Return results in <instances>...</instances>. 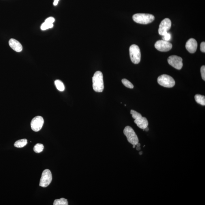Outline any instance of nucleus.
<instances>
[{
  "instance_id": "1",
  "label": "nucleus",
  "mask_w": 205,
  "mask_h": 205,
  "mask_svg": "<svg viewBox=\"0 0 205 205\" xmlns=\"http://www.w3.org/2000/svg\"><path fill=\"white\" fill-rule=\"evenodd\" d=\"M93 88L97 92H101L104 88L102 73L100 71L96 72L92 78Z\"/></svg>"
},
{
  "instance_id": "2",
  "label": "nucleus",
  "mask_w": 205,
  "mask_h": 205,
  "mask_svg": "<svg viewBox=\"0 0 205 205\" xmlns=\"http://www.w3.org/2000/svg\"><path fill=\"white\" fill-rule=\"evenodd\" d=\"M133 19L135 22L138 23L147 25L153 22L155 17L151 14H137L133 16Z\"/></svg>"
},
{
  "instance_id": "3",
  "label": "nucleus",
  "mask_w": 205,
  "mask_h": 205,
  "mask_svg": "<svg viewBox=\"0 0 205 205\" xmlns=\"http://www.w3.org/2000/svg\"><path fill=\"white\" fill-rule=\"evenodd\" d=\"M123 133L127 138L129 143L136 145L139 143V139L136 133L130 126L126 127L123 130Z\"/></svg>"
},
{
  "instance_id": "4",
  "label": "nucleus",
  "mask_w": 205,
  "mask_h": 205,
  "mask_svg": "<svg viewBox=\"0 0 205 205\" xmlns=\"http://www.w3.org/2000/svg\"><path fill=\"white\" fill-rule=\"evenodd\" d=\"M129 51L132 62L135 64H138L140 63L141 61V54L139 46L134 44L131 46Z\"/></svg>"
},
{
  "instance_id": "5",
  "label": "nucleus",
  "mask_w": 205,
  "mask_h": 205,
  "mask_svg": "<svg viewBox=\"0 0 205 205\" xmlns=\"http://www.w3.org/2000/svg\"><path fill=\"white\" fill-rule=\"evenodd\" d=\"M158 83L164 87L170 88L174 86L175 81L172 77L167 75H161L158 78Z\"/></svg>"
},
{
  "instance_id": "6",
  "label": "nucleus",
  "mask_w": 205,
  "mask_h": 205,
  "mask_svg": "<svg viewBox=\"0 0 205 205\" xmlns=\"http://www.w3.org/2000/svg\"><path fill=\"white\" fill-rule=\"evenodd\" d=\"M52 180V175L50 170L46 169L43 171L40 182V186L45 188L51 183Z\"/></svg>"
},
{
  "instance_id": "7",
  "label": "nucleus",
  "mask_w": 205,
  "mask_h": 205,
  "mask_svg": "<svg viewBox=\"0 0 205 205\" xmlns=\"http://www.w3.org/2000/svg\"><path fill=\"white\" fill-rule=\"evenodd\" d=\"M155 47L158 50L161 52H166L172 49V45L167 41L159 40L155 44Z\"/></svg>"
},
{
  "instance_id": "8",
  "label": "nucleus",
  "mask_w": 205,
  "mask_h": 205,
  "mask_svg": "<svg viewBox=\"0 0 205 205\" xmlns=\"http://www.w3.org/2000/svg\"><path fill=\"white\" fill-rule=\"evenodd\" d=\"M182 61L181 57L175 55L170 56L168 59L169 64L177 69H180L183 67Z\"/></svg>"
},
{
  "instance_id": "9",
  "label": "nucleus",
  "mask_w": 205,
  "mask_h": 205,
  "mask_svg": "<svg viewBox=\"0 0 205 205\" xmlns=\"http://www.w3.org/2000/svg\"><path fill=\"white\" fill-rule=\"evenodd\" d=\"M44 124V119L43 117L40 116H36L31 121V129L34 131H39L42 128Z\"/></svg>"
},
{
  "instance_id": "10",
  "label": "nucleus",
  "mask_w": 205,
  "mask_h": 205,
  "mask_svg": "<svg viewBox=\"0 0 205 205\" xmlns=\"http://www.w3.org/2000/svg\"><path fill=\"white\" fill-rule=\"evenodd\" d=\"M171 21L169 18L164 19L160 23L159 29V34L163 36L171 29Z\"/></svg>"
},
{
  "instance_id": "11",
  "label": "nucleus",
  "mask_w": 205,
  "mask_h": 205,
  "mask_svg": "<svg viewBox=\"0 0 205 205\" xmlns=\"http://www.w3.org/2000/svg\"><path fill=\"white\" fill-rule=\"evenodd\" d=\"M186 48L191 53H194L196 52L198 47V43L196 40L191 38L187 42L185 45Z\"/></svg>"
},
{
  "instance_id": "12",
  "label": "nucleus",
  "mask_w": 205,
  "mask_h": 205,
  "mask_svg": "<svg viewBox=\"0 0 205 205\" xmlns=\"http://www.w3.org/2000/svg\"><path fill=\"white\" fill-rule=\"evenodd\" d=\"M10 46L14 51L17 52H20L22 51V46L21 44L18 41L14 38L10 40L9 41Z\"/></svg>"
},
{
  "instance_id": "13",
  "label": "nucleus",
  "mask_w": 205,
  "mask_h": 205,
  "mask_svg": "<svg viewBox=\"0 0 205 205\" xmlns=\"http://www.w3.org/2000/svg\"><path fill=\"white\" fill-rule=\"evenodd\" d=\"M134 122L140 129H144L148 127V122L146 117L142 116L135 119Z\"/></svg>"
},
{
  "instance_id": "14",
  "label": "nucleus",
  "mask_w": 205,
  "mask_h": 205,
  "mask_svg": "<svg viewBox=\"0 0 205 205\" xmlns=\"http://www.w3.org/2000/svg\"><path fill=\"white\" fill-rule=\"evenodd\" d=\"M27 140L26 139H21L16 141L14 144V146L17 148H22L27 145Z\"/></svg>"
},
{
  "instance_id": "15",
  "label": "nucleus",
  "mask_w": 205,
  "mask_h": 205,
  "mask_svg": "<svg viewBox=\"0 0 205 205\" xmlns=\"http://www.w3.org/2000/svg\"><path fill=\"white\" fill-rule=\"evenodd\" d=\"M196 102L202 106L205 105V97L204 96L200 94H196L195 97Z\"/></svg>"
},
{
  "instance_id": "16",
  "label": "nucleus",
  "mask_w": 205,
  "mask_h": 205,
  "mask_svg": "<svg viewBox=\"0 0 205 205\" xmlns=\"http://www.w3.org/2000/svg\"><path fill=\"white\" fill-rule=\"evenodd\" d=\"M54 205H68V202L67 199L64 198H61L60 199H57L54 201Z\"/></svg>"
},
{
  "instance_id": "17",
  "label": "nucleus",
  "mask_w": 205,
  "mask_h": 205,
  "mask_svg": "<svg viewBox=\"0 0 205 205\" xmlns=\"http://www.w3.org/2000/svg\"><path fill=\"white\" fill-rule=\"evenodd\" d=\"M56 88L59 91L62 92L65 90V86L63 82L60 80H56L54 82Z\"/></svg>"
},
{
  "instance_id": "18",
  "label": "nucleus",
  "mask_w": 205,
  "mask_h": 205,
  "mask_svg": "<svg viewBox=\"0 0 205 205\" xmlns=\"http://www.w3.org/2000/svg\"><path fill=\"white\" fill-rule=\"evenodd\" d=\"M44 149V145L42 144H37L33 147V151L37 153H40V152H42Z\"/></svg>"
},
{
  "instance_id": "19",
  "label": "nucleus",
  "mask_w": 205,
  "mask_h": 205,
  "mask_svg": "<svg viewBox=\"0 0 205 205\" xmlns=\"http://www.w3.org/2000/svg\"><path fill=\"white\" fill-rule=\"evenodd\" d=\"M53 23H49L44 22L41 26V29L42 30L45 31L49 28H52L53 27Z\"/></svg>"
},
{
  "instance_id": "20",
  "label": "nucleus",
  "mask_w": 205,
  "mask_h": 205,
  "mask_svg": "<svg viewBox=\"0 0 205 205\" xmlns=\"http://www.w3.org/2000/svg\"><path fill=\"white\" fill-rule=\"evenodd\" d=\"M122 82L123 84L124 85L125 87L129 89L133 88V84H132L130 81H129V80H127V79H122Z\"/></svg>"
},
{
  "instance_id": "21",
  "label": "nucleus",
  "mask_w": 205,
  "mask_h": 205,
  "mask_svg": "<svg viewBox=\"0 0 205 205\" xmlns=\"http://www.w3.org/2000/svg\"><path fill=\"white\" fill-rule=\"evenodd\" d=\"M130 114L132 115V117L135 119L140 118V117L142 116L141 114L134 110H131Z\"/></svg>"
},
{
  "instance_id": "22",
  "label": "nucleus",
  "mask_w": 205,
  "mask_h": 205,
  "mask_svg": "<svg viewBox=\"0 0 205 205\" xmlns=\"http://www.w3.org/2000/svg\"><path fill=\"white\" fill-rule=\"evenodd\" d=\"M201 76L203 80H205V65L202 66L201 68Z\"/></svg>"
},
{
  "instance_id": "23",
  "label": "nucleus",
  "mask_w": 205,
  "mask_h": 205,
  "mask_svg": "<svg viewBox=\"0 0 205 205\" xmlns=\"http://www.w3.org/2000/svg\"><path fill=\"white\" fill-rule=\"evenodd\" d=\"M163 36V39L164 40L168 41L170 40L171 39V35H170V33H168V32L167 33H166V34L164 35Z\"/></svg>"
},
{
  "instance_id": "24",
  "label": "nucleus",
  "mask_w": 205,
  "mask_h": 205,
  "mask_svg": "<svg viewBox=\"0 0 205 205\" xmlns=\"http://www.w3.org/2000/svg\"><path fill=\"white\" fill-rule=\"evenodd\" d=\"M55 19L52 17H50L45 20V22L49 23H53Z\"/></svg>"
},
{
  "instance_id": "25",
  "label": "nucleus",
  "mask_w": 205,
  "mask_h": 205,
  "mask_svg": "<svg viewBox=\"0 0 205 205\" xmlns=\"http://www.w3.org/2000/svg\"><path fill=\"white\" fill-rule=\"evenodd\" d=\"M200 50L202 52H205V42H202L200 45Z\"/></svg>"
},
{
  "instance_id": "26",
  "label": "nucleus",
  "mask_w": 205,
  "mask_h": 205,
  "mask_svg": "<svg viewBox=\"0 0 205 205\" xmlns=\"http://www.w3.org/2000/svg\"><path fill=\"white\" fill-rule=\"evenodd\" d=\"M58 2H57V1H54L53 3V5L54 6L57 5V4H58Z\"/></svg>"
},
{
  "instance_id": "27",
  "label": "nucleus",
  "mask_w": 205,
  "mask_h": 205,
  "mask_svg": "<svg viewBox=\"0 0 205 205\" xmlns=\"http://www.w3.org/2000/svg\"><path fill=\"white\" fill-rule=\"evenodd\" d=\"M141 149V148H140V146H137L136 150L138 151L140 150Z\"/></svg>"
},
{
  "instance_id": "28",
  "label": "nucleus",
  "mask_w": 205,
  "mask_h": 205,
  "mask_svg": "<svg viewBox=\"0 0 205 205\" xmlns=\"http://www.w3.org/2000/svg\"><path fill=\"white\" fill-rule=\"evenodd\" d=\"M136 146V145H133V148H135Z\"/></svg>"
},
{
  "instance_id": "29",
  "label": "nucleus",
  "mask_w": 205,
  "mask_h": 205,
  "mask_svg": "<svg viewBox=\"0 0 205 205\" xmlns=\"http://www.w3.org/2000/svg\"><path fill=\"white\" fill-rule=\"evenodd\" d=\"M140 153V155H142V152H140V153Z\"/></svg>"
},
{
  "instance_id": "30",
  "label": "nucleus",
  "mask_w": 205,
  "mask_h": 205,
  "mask_svg": "<svg viewBox=\"0 0 205 205\" xmlns=\"http://www.w3.org/2000/svg\"><path fill=\"white\" fill-rule=\"evenodd\" d=\"M54 1H57V2H59V0H54Z\"/></svg>"
}]
</instances>
